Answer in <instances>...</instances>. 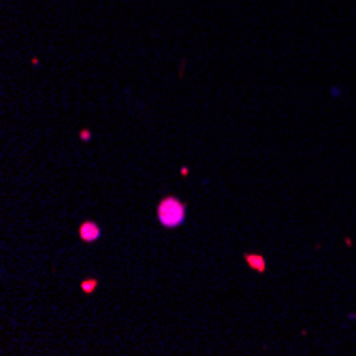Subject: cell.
I'll use <instances>...</instances> for the list:
<instances>
[{
	"instance_id": "3957f363",
	"label": "cell",
	"mask_w": 356,
	"mask_h": 356,
	"mask_svg": "<svg viewBox=\"0 0 356 356\" xmlns=\"http://www.w3.org/2000/svg\"><path fill=\"white\" fill-rule=\"evenodd\" d=\"M245 262L254 271H258V273H264V269H267V260H264L260 254H245Z\"/></svg>"
},
{
	"instance_id": "277c9868",
	"label": "cell",
	"mask_w": 356,
	"mask_h": 356,
	"mask_svg": "<svg viewBox=\"0 0 356 356\" xmlns=\"http://www.w3.org/2000/svg\"><path fill=\"white\" fill-rule=\"evenodd\" d=\"M96 288H98V279H94V277H88V279H83L81 282V290L86 294H92Z\"/></svg>"
},
{
	"instance_id": "6da1fadb",
	"label": "cell",
	"mask_w": 356,
	"mask_h": 356,
	"mask_svg": "<svg viewBox=\"0 0 356 356\" xmlns=\"http://www.w3.org/2000/svg\"><path fill=\"white\" fill-rule=\"evenodd\" d=\"M158 222L164 229H177L186 222V205L175 196H164L158 205Z\"/></svg>"
},
{
	"instance_id": "5b68a950",
	"label": "cell",
	"mask_w": 356,
	"mask_h": 356,
	"mask_svg": "<svg viewBox=\"0 0 356 356\" xmlns=\"http://www.w3.org/2000/svg\"><path fill=\"white\" fill-rule=\"evenodd\" d=\"M79 137H81L83 141H90V137H92V134H90V130H81V132H79Z\"/></svg>"
},
{
	"instance_id": "7a4b0ae2",
	"label": "cell",
	"mask_w": 356,
	"mask_h": 356,
	"mask_svg": "<svg viewBox=\"0 0 356 356\" xmlns=\"http://www.w3.org/2000/svg\"><path fill=\"white\" fill-rule=\"evenodd\" d=\"M101 226H98L96 222H92V220H86L81 226H79V237L81 241H86V243H94V241L101 239Z\"/></svg>"
}]
</instances>
